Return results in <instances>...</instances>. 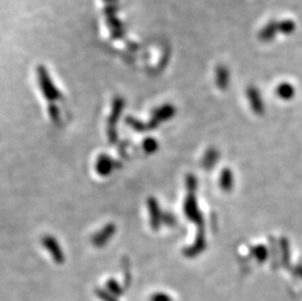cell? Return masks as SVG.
<instances>
[{
  "label": "cell",
  "mask_w": 302,
  "mask_h": 301,
  "mask_svg": "<svg viewBox=\"0 0 302 301\" xmlns=\"http://www.w3.org/2000/svg\"><path fill=\"white\" fill-rule=\"evenodd\" d=\"M37 74H38V78H39V83L40 86V90L44 96V98L49 101L51 104L52 102H55L56 100H59L62 97V94L60 93V91L57 89V87L54 85V83L52 82L47 70L42 67L40 66L37 69Z\"/></svg>",
  "instance_id": "obj_1"
},
{
  "label": "cell",
  "mask_w": 302,
  "mask_h": 301,
  "mask_svg": "<svg viewBox=\"0 0 302 301\" xmlns=\"http://www.w3.org/2000/svg\"><path fill=\"white\" fill-rule=\"evenodd\" d=\"M115 233L116 225L114 223H109L92 236L91 241L96 247H103L112 239Z\"/></svg>",
  "instance_id": "obj_4"
},
{
  "label": "cell",
  "mask_w": 302,
  "mask_h": 301,
  "mask_svg": "<svg viewBox=\"0 0 302 301\" xmlns=\"http://www.w3.org/2000/svg\"><path fill=\"white\" fill-rule=\"evenodd\" d=\"M143 148H144L145 152L148 153V154L154 153L158 149V142L155 139H153V138H148V139H146L144 141Z\"/></svg>",
  "instance_id": "obj_17"
},
{
  "label": "cell",
  "mask_w": 302,
  "mask_h": 301,
  "mask_svg": "<svg viewBox=\"0 0 302 301\" xmlns=\"http://www.w3.org/2000/svg\"><path fill=\"white\" fill-rule=\"evenodd\" d=\"M124 107V101L121 97H117L114 100L112 113L108 120V125H107V134L108 139L110 143H115L118 140V134H117V123L120 119L121 113Z\"/></svg>",
  "instance_id": "obj_2"
},
{
  "label": "cell",
  "mask_w": 302,
  "mask_h": 301,
  "mask_svg": "<svg viewBox=\"0 0 302 301\" xmlns=\"http://www.w3.org/2000/svg\"><path fill=\"white\" fill-rule=\"evenodd\" d=\"M122 268H123L124 276H125V277H124V285L128 286V284H129V282H130V281H131V277H130V273H129V270H128L129 264H128L126 258L122 259Z\"/></svg>",
  "instance_id": "obj_19"
},
{
  "label": "cell",
  "mask_w": 302,
  "mask_h": 301,
  "mask_svg": "<svg viewBox=\"0 0 302 301\" xmlns=\"http://www.w3.org/2000/svg\"><path fill=\"white\" fill-rule=\"evenodd\" d=\"M254 252H255L254 254H255L256 258H257L260 262H263V261L267 258V255H268L267 249H266L265 247H263V246H257V247L255 248Z\"/></svg>",
  "instance_id": "obj_18"
},
{
  "label": "cell",
  "mask_w": 302,
  "mask_h": 301,
  "mask_svg": "<svg viewBox=\"0 0 302 301\" xmlns=\"http://www.w3.org/2000/svg\"><path fill=\"white\" fill-rule=\"evenodd\" d=\"M278 31V23L275 21H272L270 23H268L259 33V40L262 41H270L272 40L275 36L276 33Z\"/></svg>",
  "instance_id": "obj_9"
},
{
  "label": "cell",
  "mask_w": 302,
  "mask_h": 301,
  "mask_svg": "<svg viewBox=\"0 0 302 301\" xmlns=\"http://www.w3.org/2000/svg\"><path fill=\"white\" fill-rule=\"evenodd\" d=\"M108 1H111V0H108Z\"/></svg>",
  "instance_id": "obj_21"
},
{
  "label": "cell",
  "mask_w": 302,
  "mask_h": 301,
  "mask_svg": "<svg viewBox=\"0 0 302 301\" xmlns=\"http://www.w3.org/2000/svg\"><path fill=\"white\" fill-rule=\"evenodd\" d=\"M230 75L228 69L223 66L219 65L216 68V84L221 90H225L229 85Z\"/></svg>",
  "instance_id": "obj_8"
},
{
  "label": "cell",
  "mask_w": 302,
  "mask_h": 301,
  "mask_svg": "<svg viewBox=\"0 0 302 301\" xmlns=\"http://www.w3.org/2000/svg\"><path fill=\"white\" fill-rule=\"evenodd\" d=\"M175 114V109L171 105H165L163 107H161L158 109L154 114V119L151 121V125H157L159 121L168 120L172 118Z\"/></svg>",
  "instance_id": "obj_7"
},
{
  "label": "cell",
  "mask_w": 302,
  "mask_h": 301,
  "mask_svg": "<svg viewBox=\"0 0 302 301\" xmlns=\"http://www.w3.org/2000/svg\"><path fill=\"white\" fill-rule=\"evenodd\" d=\"M301 275H302V273H301Z\"/></svg>",
  "instance_id": "obj_22"
},
{
  "label": "cell",
  "mask_w": 302,
  "mask_h": 301,
  "mask_svg": "<svg viewBox=\"0 0 302 301\" xmlns=\"http://www.w3.org/2000/svg\"><path fill=\"white\" fill-rule=\"evenodd\" d=\"M232 173L230 172V170L225 169L222 172V176H221V186L223 189L225 190H229L232 187Z\"/></svg>",
  "instance_id": "obj_15"
},
{
  "label": "cell",
  "mask_w": 302,
  "mask_h": 301,
  "mask_svg": "<svg viewBox=\"0 0 302 301\" xmlns=\"http://www.w3.org/2000/svg\"><path fill=\"white\" fill-rule=\"evenodd\" d=\"M247 97L250 101L251 104V108L253 109V111L255 112V114L261 115L264 111V106H263V102L261 99V96L259 94V91L257 90V88L255 87H248L247 88Z\"/></svg>",
  "instance_id": "obj_6"
},
{
  "label": "cell",
  "mask_w": 302,
  "mask_h": 301,
  "mask_svg": "<svg viewBox=\"0 0 302 301\" xmlns=\"http://www.w3.org/2000/svg\"><path fill=\"white\" fill-rule=\"evenodd\" d=\"M95 169L96 172L100 176H108L114 169V161L111 157L102 154L97 158L96 163H95Z\"/></svg>",
  "instance_id": "obj_5"
},
{
  "label": "cell",
  "mask_w": 302,
  "mask_h": 301,
  "mask_svg": "<svg viewBox=\"0 0 302 301\" xmlns=\"http://www.w3.org/2000/svg\"><path fill=\"white\" fill-rule=\"evenodd\" d=\"M295 30V24L291 20H284L278 23V31L284 35H290Z\"/></svg>",
  "instance_id": "obj_13"
},
{
  "label": "cell",
  "mask_w": 302,
  "mask_h": 301,
  "mask_svg": "<svg viewBox=\"0 0 302 301\" xmlns=\"http://www.w3.org/2000/svg\"><path fill=\"white\" fill-rule=\"evenodd\" d=\"M151 301H173L172 298L163 292H158L151 296Z\"/></svg>",
  "instance_id": "obj_20"
},
{
  "label": "cell",
  "mask_w": 302,
  "mask_h": 301,
  "mask_svg": "<svg viewBox=\"0 0 302 301\" xmlns=\"http://www.w3.org/2000/svg\"><path fill=\"white\" fill-rule=\"evenodd\" d=\"M294 92V88L289 83H282L276 89L277 95L283 100H290L293 97Z\"/></svg>",
  "instance_id": "obj_11"
},
{
  "label": "cell",
  "mask_w": 302,
  "mask_h": 301,
  "mask_svg": "<svg viewBox=\"0 0 302 301\" xmlns=\"http://www.w3.org/2000/svg\"><path fill=\"white\" fill-rule=\"evenodd\" d=\"M48 115L50 117V120H52V122H54L55 124H58L60 121V111L59 109L54 105V104H50L48 107Z\"/></svg>",
  "instance_id": "obj_16"
},
{
  "label": "cell",
  "mask_w": 302,
  "mask_h": 301,
  "mask_svg": "<svg viewBox=\"0 0 302 301\" xmlns=\"http://www.w3.org/2000/svg\"><path fill=\"white\" fill-rule=\"evenodd\" d=\"M95 294L101 301H119L118 297L114 296L104 288H95Z\"/></svg>",
  "instance_id": "obj_14"
},
{
  "label": "cell",
  "mask_w": 302,
  "mask_h": 301,
  "mask_svg": "<svg viewBox=\"0 0 302 301\" xmlns=\"http://www.w3.org/2000/svg\"><path fill=\"white\" fill-rule=\"evenodd\" d=\"M41 243L43 247L49 252L54 262L58 265H61L65 261V254L60 246V243L58 241L51 235H45L42 237Z\"/></svg>",
  "instance_id": "obj_3"
},
{
  "label": "cell",
  "mask_w": 302,
  "mask_h": 301,
  "mask_svg": "<svg viewBox=\"0 0 302 301\" xmlns=\"http://www.w3.org/2000/svg\"><path fill=\"white\" fill-rule=\"evenodd\" d=\"M105 289L108 292H110L111 294H113L114 296H116V297L121 296L123 293V291H124L123 287L115 279H109L106 281V288Z\"/></svg>",
  "instance_id": "obj_12"
},
{
  "label": "cell",
  "mask_w": 302,
  "mask_h": 301,
  "mask_svg": "<svg viewBox=\"0 0 302 301\" xmlns=\"http://www.w3.org/2000/svg\"><path fill=\"white\" fill-rule=\"evenodd\" d=\"M148 204H149V209L151 213V224L153 228L158 229L160 225V209H159L158 202L156 200L151 198L148 201Z\"/></svg>",
  "instance_id": "obj_10"
}]
</instances>
